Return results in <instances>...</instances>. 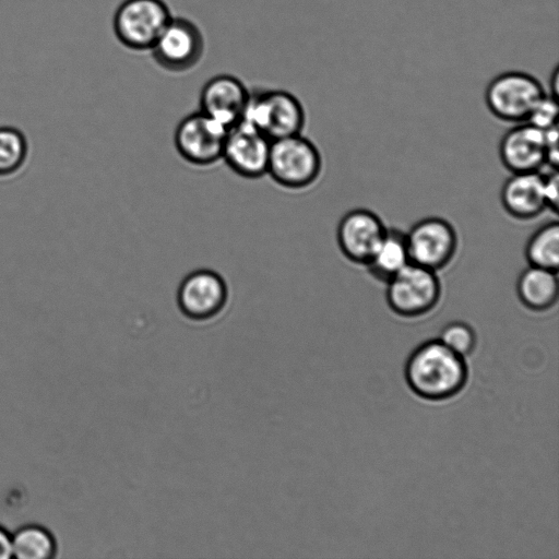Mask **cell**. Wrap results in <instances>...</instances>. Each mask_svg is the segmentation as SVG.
I'll return each instance as SVG.
<instances>
[{
	"label": "cell",
	"mask_w": 559,
	"mask_h": 559,
	"mask_svg": "<svg viewBox=\"0 0 559 559\" xmlns=\"http://www.w3.org/2000/svg\"><path fill=\"white\" fill-rule=\"evenodd\" d=\"M405 378L418 396L441 401L457 394L467 381L464 357L447 347L439 338L419 345L405 365Z\"/></svg>",
	"instance_id": "cell-1"
},
{
	"label": "cell",
	"mask_w": 559,
	"mask_h": 559,
	"mask_svg": "<svg viewBox=\"0 0 559 559\" xmlns=\"http://www.w3.org/2000/svg\"><path fill=\"white\" fill-rule=\"evenodd\" d=\"M241 120L273 141L301 133L306 112L301 102L285 90L257 88L250 91Z\"/></svg>",
	"instance_id": "cell-2"
},
{
	"label": "cell",
	"mask_w": 559,
	"mask_h": 559,
	"mask_svg": "<svg viewBox=\"0 0 559 559\" xmlns=\"http://www.w3.org/2000/svg\"><path fill=\"white\" fill-rule=\"evenodd\" d=\"M322 169L318 147L299 134L271 141L267 175L278 186L301 190L317 181Z\"/></svg>",
	"instance_id": "cell-3"
},
{
	"label": "cell",
	"mask_w": 559,
	"mask_h": 559,
	"mask_svg": "<svg viewBox=\"0 0 559 559\" xmlns=\"http://www.w3.org/2000/svg\"><path fill=\"white\" fill-rule=\"evenodd\" d=\"M171 17L164 0H123L114 14L112 27L126 48L145 51L151 50Z\"/></svg>",
	"instance_id": "cell-4"
},
{
	"label": "cell",
	"mask_w": 559,
	"mask_h": 559,
	"mask_svg": "<svg viewBox=\"0 0 559 559\" xmlns=\"http://www.w3.org/2000/svg\"><path fill=\"white\" fill-rule=\"evenodd\" d=\"M385 284L389 307L404 318H417L430 312L441 297V282L437 272L413 262Z\"/></svg>",
	"instance_id": "cell-5"
},
{
	"label": "cell",
	"mask_w": 559,
	"mask_h": 559,
	"mask_svg": "<svg viewBox=\"0 0 559 559\" xmlns=\"http://www.w3.org/2000/svg\"><path fill=\"white\" fill-rule=\"evenodd\" d=\"M540 82L522 71H508L495 76L485 91L490 112L502 121H526L536 104L546 95Z\"/></svg>",
	"instance_id": "cell-6"
},
{
	"label": "cell",
	"mask_w": 559,
	"mask_h": 559,
	"mask_svg": "<svg viewBox=\"0 0 559 559\" xmlns=\"http://www.w3.org/2000/svg\"><path fill=\"white\" fill-rule=\"evenodd\" d=\"M204 48L200 27L189 19L173 16L150 51L162 69L181 73L201 61Z\"/></svg>",
	"instance_id": "cell-7"
},
{
	"label": "cell",
	"mask_w": 559,
	"mask_h": 559,
	"mask_svg": "<svg viewBox=\"0 0 559 559\" xmlns=\"http://www.w3.org/2000/svg\"><path fill=\"white\" fill-rule=\"evenodd\" d=\"M411 262L432 271L448 266L455 257L459 238L444 218L429 216L416 222L405 233Z\"/></svg>",
	"instance_id": "cell-8"
},
{
	"label": "cell",
	"mask_w": 559,
	"mask_h": 559,
	"mask_svg": "<svg viewBox=\"0 0 559 559\" xmlns=\"http://www.w3.org/2000/svg\"><path fill=\"white\" fill-rule=\"evenodd\" d=\"M228 128L198 110L186 116L174 133L179 155L189 164L211 166L222 159Z\"/></svg>",
	"instance_id": "cell-9"
},
{
	"label": "cell",
	"mask_w": 559,
	"mask_h": 559,
	"mask_svg": "<svg viewBox=\"0 0 559 559\" xmlns=\"http://www.w3.org/2000/svg\"><path fill=\"white\" fill-rule=\"evenodd\" d=\"M225 280L215 271L201 269L189 273L177 290V304L181 313L193 321L215 318L228 300Z\"/></svg>",
	"instance_id": "cell-10"
},
{
	"label": "cell",
	"mask_w": 559,
	"mask_h": 559,
	"mask_svg": "<svg viewBox=\"0 0 559 559\" xmlns=\"http://www.w3.org/2000/svg\"><path fill=\"white\" fill-rule=\"evenodd\" d=\"M271 140L245 121L228 128L222 159L238 176L258 179L266 175Z\"/></svg>",
	"instance_id": "cell-11"
},
{
	"label": "cell",
	"mask_w": 559,
	"mask_h": 559,
	"mask_svg": "<svg viewBox=\"0 0 559 559\" xmlns=\"http://www.w3.org/2000/svg\"><path fill=\"white\" fill-rule=\"evenodd\" d=\"M386 228L374 212L368 209L350 210L337 226L338 248L348 261L366 266Z\"/></svg>",
	"instance_id": "cell-12"
},
{
	"label": "cell",
	"mask_w": 559,
	"mask_h": 559,
	"mask_svg": "<svg viewBox=\"0 0 559 559\" xmlns=\"http://www.w3.org/2000/svg\"><path fill=\"white\" fill-rule=\"evenodd\" d=\"M250 91L231 74H218L205 82L200 92V111L226 128L241 121Z\"/></svg>",
	"instance_id": "cell-13"
},
{
	"label": "cell",
	"mask_w": 559,
	"mask_h": 559,
	"mask_svg": "<svg viewBox=\"0 0 559 559\" xmlns=\"http://www.w3.org/2000/svg\"><path fill=\"white\" fill-rule=\"evenodd\" d=\"M499 156L511 174L543 170L547 167L545 131L526 121L520 122L502 135Z\"/></svg>",
	"instance_id": "cell-14"
},
{
	"label": "cell",
	"mask_w": 559,
	"mask_h": 559,
	"mask_svg": "<svg viewBox=\"0 0 559 559\" xmlns=\"http://www.w3.org/2000/svg\"><path fill=\"white\" fill-rule=\"evenodd\" d=\"M504 211L513 218L528 221L546 209L542 171L513 173L500 192Z\"/></svg>",
	"instance_id": "cell-15"
},
{
	"label": "cell",
	"mask_w": 559,
	"mask_h": 559,
	"mask_svg": "<svg viewBox=\"0 0 559 559\" xmlns=\"http://www.w3.org/2000/svg\"><path fill=\"white\" fill-rule=\"evenodd\" d=\"M520 301L533 311L550 309L558 299L559 284L556 271L528 265L516 280Z\"/></svg>",
	"instance_id": "cell-16"
},
{
	"label": "cell",
	"mask_w": 559,
	"mask_h": 559,
	"mask_svg": "<svg viewBox=\"0 0 559 559\" xmlns=\"http://www.w3.org/2000/svg\"><path fill=\"white\" fill-rule=\"evenodd\" d=\"M409 262L405 233L386 228L366 266L376 280L386 283Z\"/></svg>",
	"instance_id": "cell-17"
},
{
	"label": "cell",
	"mask_w": 559,
	"mask_h": 559,
	"mask_svg": "<svg viewBox=\"0 0 559 559\" xmlns=\"http://www.w3.org/2000/svg\"><path fill=\"white\" fill-rule=\"evenodd\" d=\"M12 558L51 559L58 551L52 533L38 524H26L11 533Z\"/></svg>",
	"instance_id": "cell-18"
},
{
	"label": "cell",
	"mask_w": 559,
	"mask_h": 559,
	"mask_svg": "<svg viewBox=\"0 0 559 559\" xmlns=\"http://www.w3.org/2000/svg\"><path fill=\"white\" fill-rule=\"evenodd\" d=\"M524 254L528 265L557 272L559 265L558 222H548L537 228L528 238Z\"/></svg>",
	"instance_id": "cell-19"
},
{
	"label": "cell",
	"mask_w": 559,
	"mask_h": 559,
	"mask_svg": "<svg viewBox=\"0 0 559 559\" xmlns=\"http://www.w3.org/2000/svg\"><path fill=\"white\" fill-rule=\"evenodd\" d=\"M27 155L28 144L23 132L13 127H0V178L19 173Z\"/></svg>",
	"instance_id": "cell-20"
},
{
	"label": "cell",
	"mask_w": 559,
	"mask_h": 559,
	"mask_svg": "<svg viewBox=\"0 0 559 559\" xmlns=\"http://www.w3.org/2000/svg\"><path fill=\"white\" fill-rule=\"evenodd\" d=\"M439 340L462 357L469 355L476 345L473 328L462 321L448 323L440 332Z\"/></svg>",
	"instance_id": "cell-21"
},
{
	"label": "cell",
	"mask_w": 559,
	"mask_h": 559,
	"mask_svg": "<svg viewBox=\"0 0 559 559\" xmlns=\"http://www.w3.org/2000/svg\"><path fill=\"white\" fill-rule=\"evenodd\" d=\"M558 112L557 98L546 94L533 108L526 122L545 131L558 124Z\"/></svg>",
	"instance_id": "cell-22"
},
{
	"label": "cell",
	"mask_w": 559,
	"mask_h": 559,
	"mask_svg": "<svg viewBox=\"0 0 559 559\" xmlns=\"http://www.w3.org/2000/svg\"><path fill=\"white\" fill-rule=\"evenodd\" d=\"M547 171L540 170L544 176V195L546 209L557 213L559 205V178L557 168L547 167Z\"/></svg>",
	"instance_id": "cell-23"
},
{
	"label": "cell",
	"mask_w": 559,
	"mask_h": 559,
	"mask_svg": "<svg viewBox=\"0 0 559 559\" xmlns=\"http://www.w3.org/2000/svg\"><path fill=\"white\" fill-rule=\"evenodd\" d=\"M558 124L545 130L546 166L557 168L559 162Z\"/></svg>",
	"instance_id": "cell-24"
},
{
	"label": "cell",
	"mask_w": 559,
	"mask_h": 559,
	"mask_svg": "<svg viewBox=\"0 0 559 559\" xmlns=\"http://www.w3.org/2000/svg\"><path fill=\"white\" fill-rule=\"evenodd\" d=\"M12 558L11 533L0 525V559Z\"/></svg>",
	"instance_id": "cell-25"
},
{
	"label": "cell",
	"mask_w": 559,
	"mask_h": 559,
	"mask_svg": "<svg viewBox=\"0 0 559 559\" xmlns=\"http://www.w3.org/2000/svg\"><path fill=\"white\" fill-rule=\"evenodd\" d=\"M550 96L557 98L559 93V71L558 68L554 70L549 80Z\"/></svg>",
	"instance_id": "cell-26"
}]
</instances>
